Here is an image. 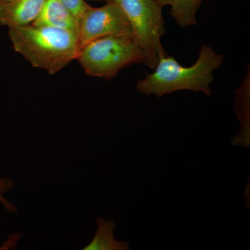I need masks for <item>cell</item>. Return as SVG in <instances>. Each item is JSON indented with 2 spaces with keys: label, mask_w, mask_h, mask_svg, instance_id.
<instances>
[{
  "label": "cell",
  "mask_w": 250,
  "mask_h": 250,
  "mask_svg": "<svg viewBox=\"0 0 250 250\" xmlns=\"http://www.w3.org/2000/svg\"><path fill=\"white\" fill-rule=\"evenodd\" d=\"M89 1H93V2H106V0H88Z\"/></svg>",
  "instance_id": "14"
},
{
  "label": "cell",
  "mask_w": 250,
  "mask_h": 250,
  "mask_svg": "<svg viewBox=\"0 0 250 250\" xmlns=\"http://www.w3.org/2000/svg\"><path fill=\"white\" fill-rule=\"evenodd\" d=\"M115 35L134 36V33L124 11L114 1H106L100 7L90 6L79 20L80 50L91 41Z\"/></svg>",
  "instance_id": "5"
},
{
  "label": "cell",
  "mask_w": 250,
  "mask_h": 250,
  "mask_svg": "<svg viewBox=\"0 0 250 250\" xmlns=\"http://www.w3.org/2000/svg\"><path fill=\"white\" fill-rule=\"evenodd\" d=\"M76 60L85 75L108 80L125 67L147 64L146 54L134 36L125 35L104 36L91 41L80 49Z\"/></svg>",
  "instance_id": "3"
},
{
  "label": "cell",
  "mask_w": 250,
  "mask_h": 250,
  "mask_svg": "<svg viewBox=\"0 0 250 250\" xmlns=\"http://www.w3.org/2000/svg\"><path fill=\"white\" fill-rule=\"evenodd\" d=\"M203 0H173L169 14L181 28L195 26L197 14Z\"/></svg>",
  "instance_id": "10"
},
{
  "label": "cell",
  "mask_w": 250,
  "mask_h": 250,
  "mask_svg": "<svg viewBox=\"0 0 250 250\" xmlns=\"http://www.w3.org/2000/svg\"><path fill=\"white\" fill-rule=\"evenodd\" d=\"M14 50L34 67L55 75L76 60L78 36L65 29L34 24L9 28Z\"/></svg>",
  "instance_id": "2"
},
{
  "label": "cell",
  "mask_w": 250,
  "mask_h": 250,
  "mask_svg": "<svg viewBox=\"0 0 250 250\" xmlns=\"http://www.w3.org/2000/svg\"><path fill=\"white\" fill-rule=\"evenodd\" d=\"M45 0H0V25L8 28L30 25Z\"/></svg>",
  "instance_id": "6"
},
{
  "label": "cell",
  "mask_w": 250,
  "mask_h": 250,
  "mask_svg": "<svg viewBox=\"0 0 250 250\" xmlns=\"http://www.w3.org/2000/svg\"><path fill=\"white\" fill-rule=\"evenodd\" d=\"M155 1L163 9L164 6H170V5L173 2V0H155Z\"/></svg>",
  "instance_id": "13"
},
{
  "label": "cell",
  "mask_w": 250,
  "mask_h": 250,
  "mask_svg": "<svg viewBox=\"0 0 250 250\" xmlns=\"http://www.w3.org/2000/svg\"><path fill=\"white\" fill-rule=\"evenodd\" d=\"M14 187V182L9 178L0 177V202L2 204L6 210L11 213H16L18 212V208L9 200L4 198L5 192L9 191Z\"/></svg>",
  "instance_id": "11"
},
{
  "label": "cell",
  "mask_w": 250,
  "mask_h": 250,
  "mask_svg": "<svg viewBox=\"0 0 250 250\" xmlns=\"http://www.w3.org/2000/svg\"><path fill=\"white\" fill-rule=\"evenodd\" d=\"M119 5L129 20L134 39L142 48L147 65L154 69L161 57L168 55L161 43L165 35L162 8L155 0H106Z\"/></svg>",
  "instance_id": "4"
},
{
  "label": "cell",
  "mask_w": 250,
  "mask_h": 250,
  "mask_svg": "<svg viewBox=\"0 0 250 250\" xmlns=\"http://www.w3.org/2000/svg\"><path fill=\"white\" fill-rule=\"evenodd\" d=\"M98 224L95 236L83 250H129L130 247L127 242L118 241L114 237L116 223L113 220H106L104 218L96 219Z\"/></svg>",
  "instance_id": "9"
},
{
  "label": "cell",
  "mask_w": 250,
  "mask_h": 250,
  "mask_svg": "<svg viewBox=\"0 0 250 250\" xmlns=\"http://www.w3.org/2000/svg\"><path fill=\"white\" fill-rule=\"evenodd\" d=\"M223 61V54L207 45L202 46L196 62L190 67H184L174 57L165 56L159 59L152 73L138 81L136 88L139 93L157 98L185 90L210 96V85L214 80L213 72L221 66Z\"/></svg>",
  "instance_id": "1"
},
{
  "label": "cell",
  "mask_w": 250,
  "mask_h": 250,
  "mask_svg": "<svg viewBox=\"0 0 250 250\" xmlns=\"http://www.w3.org/2000/svg\"><path fill=\"white\" fill-rule=\"evenodd\" d=\"M59 1H61L67 9L70 10L78 21L83 13L90 6L85 0H59Z\"/></svg>",
  "instance_id": "12"
},
{
  "label": "cell",
  "mask_w": 250,
  "mask_h": 250,
  "mask_svg": "<svg viewBox=\"0 0 250 250\" xmlns=\"http://www.w3.org/2000/svg\"><path fill=\"white\" fill-rule=\"evenodd\" d=\"M234 108L242 127L239 134L233 140L235 145L250 146V67L243 80L241 86L236 91Z\"/></svg>",
  "instance_id": "8"
},
{
  "label": "cell",
  "mask_w": 250,
  "mask_h": 250,
  "mask_svg": "<svg viewBox=\"0 0 250 250\" xmlns=\"http://www.w3.org/2000/svg\"><path fill=\"white\" fill-rule=\"evenodd\" d=\"M31 24L65 29L78 36V19L59 0H45L40 14Z\"/></svg>",
  "instance_id": "7"
}]
</instances>
